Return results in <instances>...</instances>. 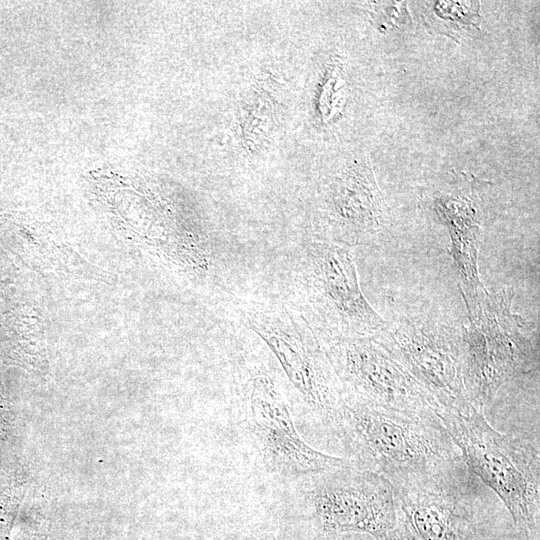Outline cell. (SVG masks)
<instances>
[{
	"mask_svg": "<svg viewBox=\"0 0 540 540\" xmlns=\"http://www.w3.org/2000/svg\"><path fill=\"white\" fill-rule=\"evenodd\" d=\"M334 426L356 466L381 475L394 489L462 461L432 410L399 411L344 400Z\"/></svg>",
	"mask_w": 540,
	"mask_h": 540,
	"instance_id": "6da1fadb",
	"label": "cell"
},
{
	"mask_svg": "<svg viewBox=\"0 0 540 540\" xmlns=\"http://www.w3.org/2000/svg\"><path fill=\"white\" fill-rule=\"evenodd\" d=\"M462 460L508 509L516 528L538 534L540 477L538 452L494 429L483 409L435 413Z\"/></svg>",
	"mask_w": 540,
	"mask_h": 540,
	"instance_id": "7a4b0ae2",
	"label": "cell"
},
{
	"mask_svg": "<svg viewBox=\"0 0 540 540\" xmlns=\"http://www.w3.org/2000/svg\"><path fill=\"white\" fill-rule=\"evenodd\" d=\"M510 287L487 294L479 312L461 328L464 386L470 404L483 409L498 390L539 364L538 344L528 322L513 310Z\"/></svg>",
	"mask_w": 540,
	"mask_h": 540,
	"instance_id": "3957f363",
	"label": "cell"
},
{
	"mask_svg": "<svg viewBox=\"0 0 540 540\" xmlns=\"http://www.w3.org/2000/svg\"><path fill=\"white\" fill-rule=\"evenodd\" d=\"M417 382L432 411L466 412L462 330L428 317L387 321L373 336Z\"/></svg>",
	"mask_w": 540,
	"mask_h": 540,
	"instance_id": "277c9868",
	"label": "cell"
},
{
	"mask_svg": "<svg viewBox=\"0 0 540 540\" xmlns=\"http://www.w3.org/2000/svg\"><path fill=\"white\" fill-rule=\"evenodd\" d=\"M321 474L311 501L325 531L367 533L382 540L396 527L397 499L384 477L351 464Z\"/></svg>",
	"mask_w": 540,
	"mask_h": 540,
	"instance_id": "5b68a950",
	"label": "cell"
},
{
	"mask_svg": "<svg viewBox=\"0 0 540 540\" xmlns=\"http://www.w3.org/2000/svg\"><path fill=\"white\" fill-rule=\"evenodd\" d=\"M327 357L344 400L399 411L432 410L417 382L374 337L332 343Z\"/></svg>",
	"mask_w": 540,
	"mask_h": 540,
	"instance_id": "8992f818",
	"label": "cell"
},
{
	"mask_svg": "<svg viewBox=\"0 0 540 540\" xmlns=\"http://www.w3.org/2000/svg\"><path fill=\"white\" fill-rule=\"evenodd\" d=\"M311 291L318 319L331 343L373 337L385 320L363 295L349 251L333 242L311 244L308 253Z\"/></svg>",
	"mask_w": 540,
	"mask_h": 540,
	"instance_id": "52a82bcc",
	"label": "cell"
},
{
	"mask_svg": "<svg viewBox=\"0 0 540 540\" xmlns=\"http://www.w3.org/2000/svg\"><path fill=\"white\" fill-rule=\"evenodd\" d=\"M245 417L263 461L272 471L288 475L323 473L349 464L318 451L299 435L274 383L254 377L249 386Z\"/></svg>",
	"mask_w": 540,
	"mask_h": 540,
	"instance_id": "ba28073f",
	"label": "cell"
},
{
	"mask_svg": "<svg viewBox=\"0 0 540 540\" xmlns=\"http://www.w3.org/2000/svg\"><path fill=\"white\" fill-rule=\"evenodd\" d=\"M462 461L394 489L397 503L420 540H472L470 481Z\"/></svg>",
	"mask_w": 540,
	"mask_h": 540,
	"instance_id": "9c48e42d",
	"label": "cell"
},
{
	"mask_svg": "<svg viewBox=\"0 0 540 540\" xmlns=\"http://www.w3.org/2000/svg\"><path fill=\"white\" fill-rule=\"evenodd\" d=\"M254 331L280 362L288 379L307 406L324 421L335 424L343 392L328 358L314 343H306L278 327L254 320Z\"/></svg>",
	"mask_w": 540,
	"mask_h": 540,
	"instance_id": "30bf717a",
	"label": "cell"
},
{
	"mask_svg": "<svg viewBox=\"0 0 540 540\" xmlns=\"http://www.w3.org/2000/svg\"><path fill=\"white\" fill-rule=\"evenodd\" d=\"M477 183L465 179L435 201L436 211L450 235L451 256L468 319L478 313L488 294L478 270L482 213Z\"/></svg>",
	"mask_w": 540,
	"mask_h": 540,
	"instance_id": "8fae6325",
	"label": "cell"
},
{
	"mask_svg": "<svg viewBox=\"0 0 540 540\" xmlns=\"http://www.w3.org/2000/svg\"><path fill=\"white\" fill-rule=\"evenodd\" d=\"M331 204V218L341 241L367 242L381 230L383 202L369 166L340 177L332 187Z\"/></svg>",
	"mask_w": 540,
	"mask_h": 540,
	"instance_id": "7c38bea8",
	"label": "cell"
},
{
	"mask_svg": "<svg viewBox=\"0 0 540 540\" xmlns=\"http://www.w3.org/2000/svg\"><path fill=\"white\" fill-rule=\"evenodd\" d=\"M429 27L457 39L464 29L478 27L479 2H424Z\"/></svg>",
	"mask_w": 540,
	"mask_h": 540,
	"instance_id": "4fadbf2b",
	"label": "cell"
},
{
	"mask_svg": "<svg viewBox=\"0 0 540 540\" xmlns=\"http://www.w3.org/2000/svg\"><path fill=\"white\" fill-rule=\"evenodd\" d=\"M375 19L384 29L405 24L410 20L406 2H382L375 7Z\"/></svg>",
	"mask_w": 540,
	"mask_h": 540,
	"instance_id": "5bb4252c",
	"label": "cell"
},
{
	"mask_svg": "<svg viewBox=\"0 0 540 540\" xmlns=\"http://www.w3.org/2000/svg\"><path fill=\"white\" fill-rule=\"evenodd\" d=\"M382 540H420L405 519L398 522L396 527Z\"/></svg>",
	"mask_w": 540,
	"mask_h": 540,
	"instance_id": "9a60e30c",
	"label": "cell"
},
{
	"mask_svg": "<svg viewBox=\"0 0 540 540\" xmlns=\"http://www.w3.org/2000/svg\"><path fill=\"white\" fill-rule=\"evenodd\" d=\"M26 540H46L44 528L41 531H34Z\"/></svg>",
	"mask_w": 540,
	"mask_h": 540,
	"instance_id": "2e32d148",
	"label": "cell"
}]
</instances>
